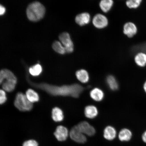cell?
Wrapping results in <instances>:
<instances>
[{"mask_svg":"<svg viewBox=\"0 0 146 146\" xmlns=\"http://www.w3.org/2000/svg\"><path fill=\"white\" fill-rule=\"evenodd\" d=\"M33 86L46 91L49 94L56 96H71L78 98L84 90L83 87L78 84L62 86L49 84L45 83H35L29 80Z\"/></svg>","mask_w":146,"mask_h":146,"instance_id":"cell-1","label":"cell"},{"mask_svg":"<svg viewBox=\"0 0 146 146\" xmlns=\"http://www.w3.org/2000/svg\"><path fill=\"white\" fill-rule=\"evenodd\" d=\"M45 12V7L42 5L38 2H34L27 7V14L30 21L36 22L43 18Z\"/></svg>","mask_w":146,"mask_h":146,"instance_id":"cell-2","label":"cell"},{"mask_svg":"<svg viewBox=\"0 0 146 146\" xmlns=\"http://www.w3.org/2000/svg\"><path fill=\"white\" fill-rule=\"evenodd\" d=\"M14 105L18 110L25 112L30 111L33 109V103L29 101L25 94L19 92L16 95Z\"/></svg>","mask_w":146,"mask_h":146,"instance_id":"cell-3","label":"cell"},{"mask_svg":"<svg viewBox=\"0 0 146 146\" xmlns=\"http://www.w3.org/2000/svg\"><path fill=\"white\" fill-rule=\"evenodd\" d=\"M59 38L60 42L64 47L66 52L70 53L74 51V44L68 33H62L60 35Z\"/></svg>","mask_w":146,"mask_h":146,"instance_id":"cell-4","label":"cell"},{"mask_svg":"<svg viewBox=\"0 0 146 146\" xmlns=\"http://www.w3.org/2000/svg\"><path fill=\"white\" fill-rule=\"evenodd\" d=\"M70 136L73 140L77 143H84L87 141L85 135L80 131L77 125L74 126L71 129Z\"/></svg>","mask_w":146,"mask_h":146,"instance_id":"cell-5","label":"cell"},{"mask_svg":"<svg viewBox=\"0 0 146 146\" xmlns=\"http://www.w3.org/2000/svg\"><path fill=\"white\" fill-rule=\"evenodd\" d=\"M5 82L17 83V78L13 72L8 69H4L0 70V85Z\"/></svg>","mask_w":146,"mask_h":146,"instance_id":"cell-6","label":"cell"},{"mask_svg":"<svg viewBox=\"0 0 146 146\" xmlns=\"http://www.w3.org/2000/svg\"><path fill=\"white\" fill-rule=\"evenodd\" d=\"M93 23L97 28L101 29L105 28L107 26L108 21L105 16L98 14H96L93 18Z\"/></svg>","mask_w":146,"mask_h":146,"instance_id":"cell-7","label":"cell"},{"mask_svg":"<svg viewBox=\"0 0 146 146\" xmlns=\"http://www.w3.org/2000/svg\"><path fill=\"white\" fill-rule=\"evenodd\" d=\"M77 125L80 131L85 135L92 136L95 134L96 130L94 127L87 121L80 122Z\"/></svg>","mask_w":146,"mask_h":146,"instance_id":"cell-8","label":"cell"},{"mask_svg":"<svg viewBox=\"0 0 146 146\" xmlns=\"http://www.w3.org/2000/svg\"><path fill=\"white\" fill-rule=\"evenodd\" d=\"M54 134L58 141H64L66 140L68 136V130L65 127L62 125H59L56 127Z\"/></svg>","mask_w":146,"mask_h":146,"instance_id":"cell-9","label":"cell"},{"mask_svg":"<svg viewBox=\"0 0 146 146\" xmlns=\"http://www.w3.org/2000/svg\"><path fill=\"white\" fill-rule=\"evenodd\" d=\"M137 31L136 25L132 23H126L123 27L124 34L129 38H132L135 35Z\"/></svg>","mask_w":146,"mask_h":146,"instance_id":"cell-10","label":"cell"},{"mask_svg":"<svg viewBox=\"0 0 146 146\" xmlns=\"http://www.w3.org/2000/svg\"><path fill=\"white\" fill-rule=\"evenodd\" d=\"M90 21V14L87 13H83L76 16L75 18L76 23L81 26L88 24Z\"/></svg>","mask_w":146,"mask_h":146,"instance_id":"cell-11","label":"cell"},{"mask_svg":"<svg viewBox=\"0 0 146 146\" xmlns=\"http://www.w3.org/2000/svg\"><path fill=\"white\" fill-rule=\"evenodd\" d=\"M84 113L85 116L87 118L90 119L94 118L98 115V110L94 106H88L85 108Z\"/></svg>","mask_w":146,"mask_h":146,"instance_id":"cell-12","label":"cell"},{"mask_svg":"<svg viewBox=\"0 0 146 146\" xmlns=\"http://www.w3.org/2000/svg\"><path fill=\"white\" fill-rule=\"evenodd\" d=\"M104 136L107 140H112L116 137V132L114 127L108 126L104 130Z\"/></svg>","mask_w":146,"mask_h":146,"instance_id":"cell-13","label":"cell"},{"mask_svg":"<svg viewBox=\"0 0 146 146\" xmlns=\"http://www.w3.org/2000/svg\"><path fill=\"white\" fill-rule=\"evenodd\" d=\"M132 136V133L129 129H122L118 135V137L120 141L122 142H127L130 140Z\"/></svg>","mask_w":146,"mask_h":146,"instance_id":"cell-14","label":"cell"},{"mask_svg":"<svg viewBox=\"0 0 146 146\" xmlns=\"http://www.w3.org/2000/svg\"><path fill=\"white\" fill-rule=\"evenodd\" d=\"M52 119L56 122L63 121L64 118L63 111L59 108H54L52 111Z\"/></svg>","mask_w":146,"mask_h":146,"instance_id":"cell-15","label":"cell"},{"mask_svg":"<svg viewBox=\"0 0 146 146\" xmlns=\"http://www.w3.org/2000/svg\"><path fill=\"white\" fill-rule=\"evenodd\" d=\"M104 96V94L103 91L97 88L93 89L90 92L91 98L97 102H100L103 100Z\"/></svg>","mask_w":146,"mask_h":146,"instance_id":"cell-16","label":"cell"},{"mask_svg":"<svg viewBox=\"0 0 146 146\" xmlns=\"http://www.w3.org/2000/svg\"><path fill=\"white\" fill-rule=\"evenodd\" d=\"M25 95L27 99L32 103L39 101V94L36 91L32 89H29L27 91Z\"/></svg>","mask_w":146,"mask_h":146,"instance_id":"cell-17","label":"cell"},{"mask_svg":"<svg viewBox=\"0 0 146 146\" xmlns=\"http://www.w3.org/2000/svg\"><path fill=\"white\" fill-rule=\"evenodd\" d=\"M76 76L77 79L81 83H86L89 81V76L88 72L84 69L78 70L76 72Z\"/></svg>","mask_w":146,"mask_h":146,"instance_id":"cell-18","label":"cell"},{"mask_svg":"<svg viewBox=\"0 0 146 146\" xmlns=\"http://www.w3.org/2000/svg\"><path fill=\"white\" fill-rule=\"evenodd\" d=\"M106 82L108 85L111 90L115 91L118 90L119 85L116 78L113 76L110 75L107 76Z\"/></svg>","mask_w":146,"mask_h":146,"instance_id":"cell-19","label":"cell"},{"mask_svg":"<svg viewBox=\"0 0 146 146\" xmlns=\"http://www.w3.org/2000/svg\"><path fill=\"white\" fill-rule=\"evenodd\" d=\"M137 65L140 67H144L146 65V54L141 52L137 54L135 58Z\"/></svg>","mask_w":146,"mask_h":146,"instance_id":"cell-20","label":"cell"},{"mask_svg":"<svg viewBox=\"0 0 146 146\" xmlns=\"http://www.w3.org/2000/svg\"><path fill=\"white\" fill-rule=\"evenodd\" d=\"M113 0H101L100 3V9L105 13L108 12L113 5Z\"/></svg>","mask_w":146,"mask_h":146,"instance_id":"cell-21","label":"cell"},{"mask_svg":"<svg viewBox=\"0 0 146 146\" xmlns=\"http://www.w3.org/2000/svg\"><path fill=\"white\" fill-rule=\"evenodd\" d=\"M42 67L39 64H36L31 67L29 69V72L31 75L34 76H39L42 72Z\"/></svg>","mask_w":146,"mask_h":146,"instance_id":"cell-22","label":"cell"},{"mask_svg":"<svg viewBox=\"0 0 146 146\" xmlns=\"http://www.w3.org/2000/svg\"><path fill=\"white\" fill-rule=\"evenodd\" d=\"M52 48L58 54H63L66 52L64 47L60 42H54L52 44Z\"/></svg>","mask_w":146,"mask_h":146,"instance_id":"cell-23","label":"cell"},{"mask_svg":"<svg viewBox=\"0 0 146 146\" xmlns=\"http://www.w3.org/2000/svg\"><path fill=\"white\" fill-rule=\"evenodd\" d=\"M16 84L11 82H5L2 84V88L5 92H10L15 88Z\"/></svg>","mask_w":146,"mask_h":146,"instance_id":"cell-24","label":"cell"},{"mask_svg":"<svg viewBox=\"0 0 146 146\" xmlns=\"http://www.w3.org/2000/svg\"><path fill=\"white\" fill-rule=\"evenodd\" d=\"M142 0H127L126 5L131 9H136L140 6Z\"/></svg>","mask_w":146,"mask_h":146,"instance_id":"cell-25","label":"cell"},{"mask_svg":"<svg viewBox=\"0 0 146 146\" xmlns=\"http://www.w3.org/2000/svg\"><path fill=\"white\" fill-rule=\"evenodd\" d=\"M133 51L134 52L141 51L142 52L146 54V42L136 45L135 46L133 47Z\"/></svg>","mask_w":146,"mask_h":146,"instance_id":"cell-26","label":"cell"},{"mask_svg":"<svg viewBox=\"0 0 146 146\" xmlns=\"http://www.w3.org/2000/svg\"><path fill=\"white\" fill-rule=\"evenodd\" d=\"M7 99L6 92L3 89H0V105L5 103Z\"/></svg>","mask_w":146,"mask_h":146,"instance_id":"cell-27","label":"cell"},{"mask_svg":"<svg viewBox=\"0 0 146 146\" xmlns=\"http://www.w3.org/2000/svg\"><path fill=\"white\" fill-rule=\"evenodd\" d=\"M37 142L35 140H30L24 142L23 146H38Z\"/></svg>","mask_w":146,"mask_h":146,"instance_id":"cell-28","label":"cell"},{"mask_svg":"<svg viewBox=\"0 0 146 146\" xmlns=\"http://www.w3.org/2000/svg\"><path fill=\"white\" fill-rule=\"evenodd\" d=\"M5 9L2 5H0V16L2 15L5 13Z\"/></svg>","mask_w":146,"mask_h":146,"instance_id":"cell-29","label":"cell"},{"mask_svg":"<svg viewBox=\"0 0 146 146\" xmlns=\"http://www.w3.org/2000/svg\"><path fill=\"white\" fill-rule=\"evenodd\" d=\"M142 139L143 141L146 143V131L142 134Z\"/></svg>","mask_w":146,"mask_h":146,"instance_id":"cell-30","label":"cell"},{"mask_svg":"<svg viewBox=\"0 0 146 146\" xmlns=\"http://www.w3.org/2000/svg\"><path fill=\"white\" fill-rule=\"evenodd\" d=\"M143 88L144 90H145V92L146 93V81L145 82V84H144Z\"/></svg>","mask_w":146,"mask_h":146,"instance_id":"cell-31","label":"cell"}]
</instances>
